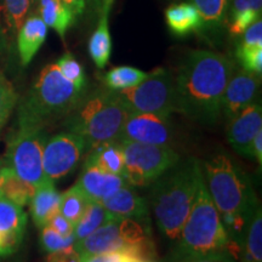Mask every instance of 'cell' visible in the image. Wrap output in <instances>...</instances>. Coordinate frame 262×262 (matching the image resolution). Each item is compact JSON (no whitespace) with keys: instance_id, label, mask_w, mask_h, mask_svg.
Wrapping results in <instances>:
<instances>
[{"instance_id":"1","label":"cell","mask_w":262,"mask_h":262,"mask_svg":"<svg viewBox=\"0 0 262 262\" xmlns=\"http://www.w3.org/2000/svg\"><path fill=\"white\" fill-rule=\"evenodd\" d=\"M235 68V62L220 52H189L175 75L178 112L196 122L214 124L221 116L222 98Z\"/></svg>"},{"instance_id":"2","label":"cell","mask_w":262,"mask_h":262,"mask_svg":"<svg viewBox=\"0 0 262 262\" xmlns=\"http://www.w3.org/2000/svg\"><path fill=\"white\" fill-rule=\"evenodd\" d=\"M202 173L229 238L232 241L237 235L242 238L251 215L258 206L248 179L224 155L204 162Z\"/></svg>"},{"instance_id":"3","label":"cell","mask_w":262,"mask_h":262,"mask_svg":"<svg viewBox=\"0 0 262 262\" xmlns=\"http://www.w3.org/2000/svg\"><path fill=\"white\" fill-rule=\"evenodd\" d=\"M201 175V163L189 158L175 164L152 183L150 204L157 224L170 239L179 238L191 211Z\"/></svg>"},{"instance_id":"4","label":"cell","mask_w":262,"mask_h":262,"mask_svg":"<svg viewBox=\"0 0 262 262\" xmlns=\"http://www.w3.org/2000/svg\"><path fill=\"white\" fill-rule=\"evenodd\" d=\"M84 93L66 79L56 63L48 64L21 102L18 124L44 127L48 123L68 117L79 106Z\"/></svg>"},{"instance_id":"5","label":"cell","mask_w":262,"mask_h":262,"mask_svg":"<svg viewBox=\"0 0 262 262\" xmlns=\"http://www.w3.org/2000/svg\"><path fill=\"white\" fill-rule=\"evenodd\" d=\"M129 114L118 91L98 89L81 100L67 117L66 126L84 140L89 152L101 143L118 140Z\"/></svg>"},{"instance_id":"6","label":"cell","mask_w":262,"mask_h":262,"mask_svg":"<svg viewBox=\"0 0 262 262\" xmlns=\"http://www.w3.org/2000/svg\"><path fill=\"white\" fill-rule=\"evenodd\" d=\"M180 248L191 256H212L237 245L226 231L221 216L206 189L203 173L198 180L191 211L179 235Z\"/></svg>"},{"instance_id":"7","label":"cell","mask_w":262,"mask_h":262,"mask_svg":"<svg viewBox=\"0 0 262 262\" xmlns=\"http://www.w3.org/2000/svg\"><path fill=\"white\" fill-rule=\"evenodd\" d=\"M152 248L147 228L135 219H113L74 244L80 257L123 251L149 258Z\"/></svg>"},{"instance_id":"8","label":"cell","mask_w":262,"mask_h":262,"mask_svg":"<svg viewBox=\"0 0 262 262\" xmlns=\"http://www.w3.org/2000/svg\"><path fill=\"white\" fill-rule=\"evenodd\" d=\"M118 141L122 145L124 155V178L129 185L136 187L152 185L181 159L170 146Z\"/></svg>"},{"instance_id":"9","label":"cell","mask_w":262,"mask_h":262,"mask_svg":"<svg viewBox=\"0 0 262 262\" xmlns=\"http://www.w3.org/2000/svg\"><path fill=\"white\" fill-rule=\"evenodd\" d=\"M118 93L129 113H152L170 118L178 112L175 75L165 68H157L139 85Z\"/></svg>"},{"instance_id":"10","label":"cell","mask_w":262,"mask_h":262,"mask_svg":"<svg viewBox=\"0 0 262 262\" xmlns=\"http://www.w3.org/2000/svg\"><path fill=\"white\" fill-rule=\"evenodd\" d=\"M44 127L18 124L17 130L8 139L5 166L33 186L45 179L42 171V148L45 145Z\"/></svg>"},{"instance_id":"11","label":"cell","mask_w":262,"mask_h":262,"mask_svg":"<svg viewBox=\"0 0 262 262\" xmlns=\"http://www.w3.org/2000/svg\"><path fill=\"white\" fill-rule=\"evenodd\" d=\"M85 152L84 140L70 130L47 140L42 148L45 178L54 181L68 175L78 165Z\"/></svg>"},{"instance_id":"12","label":"cell","mask_w":262,"mask_h":262,"mask_svg":"<svg viewBox=\"0 0 262 262\" xmlns=\"http://www.w3.org/2000/svg\"><path fill=\"white\" fill-rule=\"evenodd\" d=\"M118 140L170 146L172 141V129L168 117L152 113H130Z\"/></svg>"},{"instance_id":"13","label":"cell","mask_w":262,"mask_h":262,"mask_svg":"<svg viewBox=\"0 0 262 262\" xmlns=\"http://www.w3.org/2000/svg\"><path fill=\"white\" fill-rule=\"evenodd\" d=\"M261 86V75L235 68L222 98L221 113L227 119L237 116L249 104L256 102V96Z\"/></svg>"},{"instance_id":"14","label":"cell","mask_w":262,"mask_h":262,"mask_svg":"<svg viewBox=\"0 0 262 262\" xmlns=\"http://www.w3.org/2000/svg\"><path fill=\"white\" fill-rule=\"evenodd\" d=\"M227 139L235 152L249 157L251 142L262 130L261 104L254 102L228 120Z\"/></svg>"},{"instance_id":"15","label":"cell","mask_w":262,"mask_h":262,"mask_svg":"<svg viewBox=\"0 0 262 262\" xmlns=\"http://www.w3.org/2000/svg\"><path fill=\"white\" fill-rule=\"evenodd\" d=\"M27 215L22 206L0 195V255L14 253L24 237Z\"/></svg>"},{"instance_id":"16","label":"cell","mask_w":262,"mask_h":262,"mask_svg":"<svg viewBox=\"0 0 262 262\" xmlns=\"http://www.w3.org/2000/svg\"><path fill=\"white\" fill-rule=\"evenodd\" d=\"M75 185L90 201L102 202L129 183L122 175L103 171L93 165H84L79 180Z\"/></svg>"},{"instance_id":"17","label":"cell","mask_w":262,"mask_h":262,"mask_svg":"<svg viewBox=\"0 0 262 262\" xmlns=\"http://www.w3.org/2000/svg\"><path fill=\"white\" fill-rule=\"evenodd\" d=\"M114 0H101L97 8V25L89 40V54L98 70H103L112 54V37L110 33V15Z\"/></svg>"},{"instance_id":"18","label":"cell","mask_w":262,"mask_h":262,"mask_svg":"<svg viewBox=\"0 0 262 262\" xmlns=\"http://www.w3.org/2000/svg\"><path fill=\"white\" fill-rule=\"evenodd\" d=\"M113 219H147L148 204L142 196L134 191L130 185L124 186L108 198L100 202Z\"/></svg>"},{"instance_id":"19","label":"cell","mask_w":262,"mask_h":262,"mask_svg":"<svg viewBox=\"0 0 262 262\" xmlns=\"http://www.w3.org/2000/svg\"><path fill=\"white\" fill-rule=\"evenodd\" d=\"M61 194L55 188L54 181L45 178L35 186L34 194L29 202L32 219L39 228L48 226L54 215L60 212Z\"/></svg>"},{"instance_id":"20","label":"cell","mask_w":262,"mask_h":262,"mask_svg":"<svg viewBox=\"0 0 262 262\" xmlns=\"http://www.w3.org/2000/svg\"><path fill=\"white\" fill-rule=\"evenodd\" d=\"M48 28L39 15H31L25 18L24 24L16 33L22 64L27 66L37 55L48 37Z\"/></svg>"},{"instance_id":"21","label":"cell","mask_w":262,"mask_h":262,"mask_svg":"<svg viewBox=\"0 0 262 262\" xmlns=\"http://www.w3.org/2000/svg\"><path fill=\"white\" fill-rule=\"evenodd\" d=\"M165 22L170 32L178 37H187L204 28L201 14L191 2L168 6L165 10Z\"/></svg>"},{"instance_id":"22","label":"cell","mask_w":262,"mask_h":262,"mask_svg":"<svg viewBox=\"0 0 262 262\" xmlns=\"http://www.w3.org/2000/svg\"><path fill=\"white\" fill-rule=\"evenodd\" d=\"M84 165H93L103 171L124 176V155L118 140L108 141L88 152Z\"/></svg>"},{"instance_id":"23","label":"cell","mask_w":262,"mask_h":262,"mask_svg":"<svg viewBox=\"0 0 262 262\" xmlns=\"http://www.w3.org/2000/svg\"><path fill=\"white\" fill-rule=\"evenodd\" d=\"M37 6L39 16L44 24L64 39L77 18L62 3V0H38Z\"/></svg>"},{"instance_id":"24","label":"cell","mask_w":262,"mask_h":262,"mask_svg":"<svg viewBox=\"0 0 262 262\" xmlns=\"http://www.w3.org/2000/svg\"><path fill=\"white\" fill-rule=\"evenodd\" d=\"M35 186L31 185L8 166H3L0 170V195L14 202L19 206L29 204L34 194Z\"/></svg>"},{"instance_id":"25","label":"cell","mask_w":262,"mask_h":262,"mask_svg":"<svg viewBox=\"0 0 262 262\" xmlns=\"http://www.w3.org/2000/svg\"><path fill=\"white\" fill-rule=\"evenodd\" d=\"M244 262H262V212L258 205L242 237Z\"/></svg>"},{"instance_id":"26","label":"cell","mask_w":262,"mask_h":262,"mask_svg":"<svg viewBox=\"0 0 262 262\" xmlns=\"http://www.w3.org/2000/svg\"><path fill=\"white\" fill-rule=\"evenodd\" d=\"M111 220H113L112 215L103 208L100 202L90 201L80 220L74 225V237L77 241H80V239L94 233L96 229L102 227Z\"/></svg>"},{"instance_id":"27","label":"cell","mask_w":262,"mask_h":262,"mask_svg":"<svg viewBox=\"0 0 262 262\" xmlns=\"http://www.w3.org/2000/svg\"><path fill=\"white\" fill-rule=\"evenodd\" d=\"M198 9L205 31H220L227 22L229 0H189Z\"/></svg>"},{"instance_id":"28","label":"cell","mask_w":262,"mask_h":262,"mask_svg":"<svg viewBox=\"0 0 262 262\" xmlns=\"http://www.w3.org/2000/svg\"><path fill=\"white\" fill-rule=\"evenodd\" d=\"M146 72L130 66H119L108 71L104 75L103 81L110 90L122 91L139 85L147 77Z\"/></svg>"},{"instance_id":"29","label":"cell","mask_w":262,"mask_h":262,"mask_svg":"<svg viewBox=\"0 0 262 262\" xmlns=\"http://www.w3.org/2000/svg\"><path fill=\"white\" fill-rule=\"evenodd\" d=\"M89 202L90 199L86 194L77 185H74L61 194L60 212L74 226L83 216Z\"/></svg>"},{"instance_id":"30","label":"cell","mask_w":262,"mask_h":262,"mask_svg":"<svg viewBox=\"0 0 262 262\" xmlns=\"http://www.w3.org/2000/svg\"><path fill=\"white\" fill-rule=\"evenodd\" d=\"M0 8L5 27L16 34L31 9V0H0Z\"/></svg>"},{"instance_id":"31","label":"cell","mask_w":262,"mask_h":262,"mask_svg":"<svg viewBox=\"0 0 262 262\" xmlns=\"http://www.w3.org/2000/svg\"><path fill=\"white\" fill-rule=\"evenodd\" d=\"M56 64L66 79L71 81L72 84H74L79 89H86V78H85L84 68L73 55L70 54V52L62 55L58 58Z\"/></svg>"},{"instance_id":"32","label":"cell","mask_w":262,"mask_h":262,"mask_svg":"<svg viewBox=\"0 0 262 262\" xmlns=\"http://www.w3.org/2000/svg\"><path fill=\"white\" fill-rule=\"evenodd\" d=\"M235 58L241 64L242 70L261 75L262 47L244 45L238 42V47L235 49Z\"/></svg>"},{"instance_id":"33","label":"cell","mask_w":262,"mask_h":262,"mask_svg":"<svg viewBox=\"0 0 262 262\" xmlns=\"http://www.w3.org/2000/svg\"><path fill=\"white\" fill-rule=\"evenodd\" d=\"M40 239L42 248L49 254L73 249L75 242H77L73 233L70 235H62L50 226H45V227L41 228Z\"/></svg>"},{"instance_id":"34","label":"cell","mask_w":262,"mask_h":262,"mask_svg":"<svg viewBox=\"0 0 262 262\" xmlns=\"http://www.w3.org/2000/svg\"><path fill=\"white\" fill-rule=\"evenodd\" d=\"M17 94L4 73L0 71V130L5 125L17 103Z\"/></svg>"},{"instance_id":"35","label":"cell","mask_w":262,"mask_h":262,"mask_svg":"<svg viewBox=\"0 0 262 262\" xmlns=\"http://www.w3.org/2000/svg\"><path fill=\"white\" fill-rule=\"evenodd\" d=\"M261 14L262 12L255 11V10H247V11H242L237 15L231 16L226 22L228 33L232 37H241L245 29L261 18Z\"/></svg>"},{"instance_id":"36","label":"cell","mask_w":262,"mask_h":262,"mask_svg":"<svg viewBox=\"0 0 262 262\" xmlns=\"http://www.w3.org/2000/svg\"><path fill=\"white\" fill-rule=\"evenodd\" d=\"M241 44L262 47V19H257L250 27H248L241 35Z\"/></svg>"},{"instance_id":"37","label":"cell","mask_w":262,"mask_h":262,"mask_svg":"<svg viewBox=\"0 0 262 262\" xmlns=\"http://www.w3.org/2000/svg\"><path fill=\"white\" fill-rule=\"evenodd\" d=\"M247 10L262 12V0H229L227 18Z\"/></svg>"},{"instance_id":"38","label":"cell","mask_w":262,"mask_h":262,"mask_svg":"<svg viewBox=\"0 0 262 262\" xmlns=\"http://www.w3.org/2000/svg\"><path fill=\"white\" fill-rule=\"evenodd\" d=\"M131 256H136V255L123 253V251H112V253H103L81 257V262H127Z\"/></svg>"},{"instance_id":"39","label":"cell","mask_w":262,"mask_h":262,"mask_svg":"<svg viewBox=\"0 0 262 262\" xmlns=\"http://www.w3.org/2000/svg\"><path fill=\"white\" fill-rule=\"evenodd\" d=\"M48 226H50L55 229V231L58 232V233L62 235H70L73 233L74 226L71 224L67 219L64 217L61 212H57L56 215H54L51 217V220L49 221Z\"/></svg>"},{"instance_id":"40","label":"cell","mask_w":262,"mask_h":262,"mask_svg":"<svg viewBox=\"0 0 262 262\" xmlns=\"http://www.w3.org/2000/svg\"><path fill=\"white\" fill-rule=\"evenodd\" d=\"M48 262H81L80 255L73 249L49 254Z\"/></svg>"},{"instance_id":"41","label":"cell","mask_w":262,"mask_h":262,"mask_svg":"<svg viewBox=\"0 0 262 262\" xmlns=\"http://www.w3.org/2000/svg\"><path fill=\"white\" fill-rule=\"evenodd\" d=\"M249 157L254 158L261 166L262 164V130L258 131L256 136L254 137L253 142H251L250 150H249Z\"/></svg>"},{"instance_id":"42","label":"cell","mask_w":262,"mask_h":262,"mask_svg":"<svg viewBox=\"0 0 262 262\" xmlns=\"http://www.w3.org/2000/svg\"><path fill=\"white\" fill-rule=\"evenodd\" d=\"M67 9L73 14L75 18H79L86 9V0H62Z\"/></svg>"},{"instance_id":"43","label":"cell","mask_w":262,"mask_h":262,"mask_svg":"<svg viewBox=\"0 0 262 262\" xmlns=\"http://www.w3.org/2000/svg\"><path fill=\"white\" fill-rule=\"evenodd\" d=\"M5 25H4V19H3V15H2V8H0V42L4 41V37H5Z\"/></svg>"},{"instance_id":"44","label":"cell","mask_w":262,"mask_h":262,"mask_svg":"<svg viewBox=\"0 0 262 262\" xmlns=\"http://www.w3.org/2000/svg\"><path fill=\"white\" fill-rule=\"evenodd\" d=\"M100 3H101V0H86V5H89L95 12L97 11V8H98V5H100Z\"/></svg>"},{"instance_id":"45","label":"cell","mask_w":262,"mask_h":262,"mask_svg":"<svg viewBox=\"0 0 262 262\" xmlns=\"http://www.w3.org/2000/svg\"><path fill=\"white\" fill-rule=\"evenodd\" d=\"M127 262H152L149 258H145V257H140V256H131Z\"/></svg>"},{"instance_id":"46","label":"cell","mask_w":262,"mask_h":262,"mask_svg":"<svg viewBox=\"0 0 262 262\" xmlns=\"http://www.w3.org/2000/svg\"><path fill=\"white\" fill-rule=\"evenodd\" d=\"M38 0H31V6H37Z\"/></svg>"},{"instance_id":"47","label":"cell","mask_w":262,"mask_h":262,"mask_svg":"<svg viewBox=\"0 0 262 262\" xmlns=\"http://www.w3.org/2000/svg\"><path fill=\"white\" fill-rule=\"evenodd\" d=\"M195 262H214L211 260H199V261H195Z\"/></svg>"},{"instance_id":"48","label":"cell","mask_w":262,"mask_h":262,"mask_svg":"<svg viewBox=\"0 0 262 262\" xmlns=\"http://www.w3.org/2000/svg\"><path fill=\"white\" fill-rule=\"evenodd\" d=\"M2 168H3V163H2V160H0V170H2Z\"/></svg>"}]
</instances>
